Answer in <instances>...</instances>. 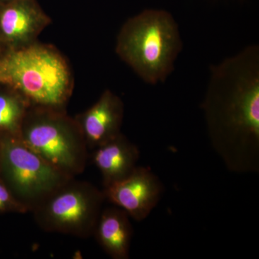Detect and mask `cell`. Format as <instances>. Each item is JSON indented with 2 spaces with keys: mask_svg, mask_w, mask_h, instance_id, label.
I'll list each match as a JSON object with an SVG mask.
<instances>
[{
  "mask_svg": "<svg viewBox=\"0 0 259 259\" xmlns=\"http://www.w3.org/2000/svg\"><path fill=\"white\" fill-rule=\"evenodd\" d=\"M212 148L228 171H259V49L212 66L202 104Z\"/></svg>",
  "mask_w": 259,
  "mask_h": 259,
  "instance_id": "6da1fadb",
  "label": "cell"
},
{
  "mask_svg": "<svg viewBox=\"0 0 259 259\" xmlns=\"http://www.w3.org/2000/svg\"><path fill=\"white\" fill-rule=\"evenodd\" d=\"M0 84L17 90L31 105L65 108L74 79L59 51L36 41L0 54Z\"/></svg>",
  "mask_w": 259,
  "mask_h": 259,
  "instance_id": "7a4b0ae2",
  "label": "cell"
},
{
  "mask_svg": "<svg viewBox=\"0 0 259 259\" xmlns=\"http://www.w3.org/2000/svg\"><path fill=\"white\" fill-rule=\"evenodd\" d=\"M182 49L178 25L169 13L148 9L128 19L117 37L116 53L145 82H164Z\"/></svg>",
  "mask_w": 259,
  "mask_h": 259,
  "instance_id": "3957f363",
  "label": "cell"
},
{
  "mask_svg": "<svg viewBox=\"0 0 259 259\" xmlns=\"http://www.w3.org/2000/svg\"><path fill=\"white\" fill-rule=\"evenodd\" d=\"M20 136L24 144L65 175L76 177L84 171L88 146L77 121L65 108L30 105Z\"/></svg>",
  "mask_w": 259,
  "mask_h": 259,
  "instance_id": "277c9868",
  "label": "cell"
},
{
  "mask_svg": "<svg viewBox=\"0 0 259 259\" xmlns=\"http://www.w3.org/2000/svg\"><path fill=\"white\" fill-rule=\"evenodd\" d=\"M0 178L32 212L71 177L48 163L19 136H0Z\"/></svg>",
  "mask_w": 259,
  "mask_h": 259,
  "instance_id": "5b68a950",
  "label": "cell"
},
{
  "mask_svg": "<svg viewBox=\"0 0 259 259\" xmlns=\"http://www.w3.org/2000/svg\"><path fill=\"white\" fill-rule=\"evenodd\" d=\"M105 200L103 191L74 177L54 191L32 213L44 231L85 239L93 236Z\"/></svg>",
  "mask_w": 259,
  "mask_h": 259,
  "instance_id": "8992f818",
  "label": "cell"
},
{
  "mask_svg": "<svg viewBox=\"0 0 259 259\" xmlns=\"http://www.w3.org/2000/svg\"><path fill=\"white\" fill-rule=\"evenodd\" d=\"M102 191L105 199L140 222L146 219L159 202L163 186L149 168L136 166L128 176Z\"/></svg>",
  "mask_w": 259,
  "mask_h": 259,
  "instance_id": "52a82bcc",
  "label": "cell"
},
{
  "mask_svg": "<svg viewBox=\"0 0 259 259\" xmlns=\"http://www.w3.org/2000/svg\"><path fill=\"white\" fill-rule=\"evenodd\" d=\"M51 23L37 0H13L0 6V42L5 49L26 47Z\"/></svg>",
  "mask_w": 259,
  "mask_h": 259,
  "instance_id": "ba28073f",
  "label": "cell"
},
{
  "mask_svg": "<svg viewBox=\"0 0 259 259\" xmlns=\"http://www.w3.org/2000/svg\"><path fill=\"white\" fill-rule=\"evenodd\" d=\"M123 117L122 100L110 90H105L93 106L75 119L88 149L94 150L121 134Z\"/></svg>",
  "mask_w": 259,
  "mask_h": 259,
  "instance_id": "9c48e42d",
  "label": "cell"
},
{
  "mask_svg": "<svg viewBox=\"0 0 259 259\" xmlns=\"http://www.w3.org/2000/svg\"><path fill=\"white\" fill-rule=\"evenodd\" d=\"M140 158L138 146L121 133L93 150L92 159L102 177L103 188L120 182L136 168Z\"/></svg>",
  "mask_w": 259,
  "mask_h": 259,
  "instance_id": "30bf717a",
  "label": "cell"
},
{
  "mask_svg": "<svg viewBox=\"0 0 259 259\" xmlns=\"http://www.w3.org/2000/svg\"><path fill=\"white\" fill-rule=\"evenodd\" d=\"M134 228L130 216L117 207L102 209L93 236L104 251L113 259H128Z\"/></svg>",
  "mask_w": 259,
  "mask_h": 259,
  "instance_id": "8fae6325",
  "label": "cell"
},
{
  "mask_svg": "<svg viewBox=\"0 0 259 259\" xmlns=\"http://www.w3.org/2000/svg\"><path fill=\"white\" fill-rule=\"evenodd\" d=\"M0 136H19L31 104L17 90L0 84Z\"/></svg>",
  "mask_w": 259,
  "mask_h": 259,
  "instance_id": "7c38bea8",
  "label": "cell"
},
{
  "mask_svg": "<svg viewBox=\"0 0 259 259\" xmlns=\"http://www.w3.org/2000/svg\"><path fill=\"white\" fill-rule=\"evenodd\" d=\"M14 212L25 214L26 207L18 202L5 182L0 178V213Z\"/></svg>",
  "mask_w": 259,
  "mask_h": 259,
  "instance_id": "4fadbf2b",
  "label": "cell"
},
{
  "mask_svg": "<svg viewBox=\"0 0 259 259\" xmlns=\"http://www.w3.org/2000/svg\"><path fill=\"white\" fill-rule=\"evenodd\" d=\"M12 1H13V0H0V6H1V5L7 4V3H10V2Z\"/></svg>",
  "mask_w": 259,
  "mask_h": 259,
  "instance_id": "5bb4252c",
  "label": "cell"
},
{
  "mask_svg": "<svg viewBox=\"0 0 259 259\" xmlns=\"http://www.w3.org/2000/svg\"><path fill=\"white\" fill-rule=\"evenodd\" d=\"M2 47H3V44H2L1 42H0V49H1ZM3 51H1V50H0V54H1V53L3 52Z\"/></svg>",
  "mask_w": 259,
  "mask_h": 259,
  "instance_id": "9a60e30c",
  "label": "cell"
}]
</instances>
